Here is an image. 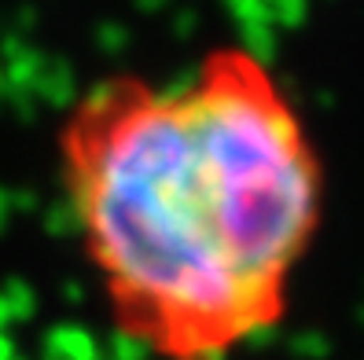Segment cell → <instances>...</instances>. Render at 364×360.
<instances>
[{
    "label": "cell",
    "instance_id": "1",
    "mask_svg": "<svg viewBox=\"0 0 364 360\" xmlns=\"http://www.w3.org/2000/svg\"><path fill=\"white\" fill-rule=\"evenodd\" d=\"M55 165L129 346L155 360H228L284 320L324 221V165L258 52L218 45L177 81H92L59 118Z\"/></svg>",
    "mask_w": 364,
    "mask_h": 360
}]
</instances>
